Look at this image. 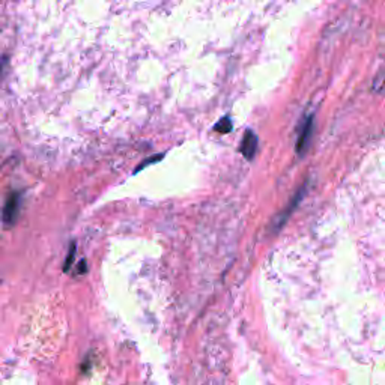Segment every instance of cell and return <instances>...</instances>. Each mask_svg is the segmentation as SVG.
<instances>
[{
  "mask_svg": "<svg viewBox=\"0 0 385 385\" xmlns=\"http://www.w3.org/2000/svg\"><path fill=\"white\" fill-rule=\"evenodd\" d=\"M20 203H21V194L18 191H12L8 194L5 207H3V222L5 224L11 226L17 220L20 214Z\"/></svg>",
  "mask_w": 385,
  "mask_h": 385,
  "instance_id": "cell-1",
  "label": "cell"
},
{
  "mask_svg": "<svg viewBox=\"0 0 385 385\" xmlns=\"http://www.w3.org/2000/svg\"><path fill=\"white\" fill-rule=\"evenodd\" d=\"M313 116H308L303 127H301V133L298 135V140H297V152L298 155H304L306 150L310 145V139H312V134H313Z\"/></svg>",
  "mask_w": 385,
  "mask_h": 385,
  "instance_id": "cell-2",
  "label": "cell"
},
{
  "mask_svg": "<svg viewBox=\"0 0 385 385\" xmlns=\"http://www.w3.org/2000/svg\"><path fill=\"white\" fill-rule=\"evenodd\" d=\"M241 154H243L247 160H253L256 155V150H258V135H256L253 131L247 130L243 142H241Z\"/></svg>",
  "mask_w": 385,
  "mask_h": 385,
  "instance_id": "cell-3",
  "label": "cell"
},
{
  "mask_svg": "<svg viewBox=\"0 0 385 385\" xmlns=\"http://www.w3.org/2000/svg\"><path fill=\"white\" fill-rule=\"evenodd\" d=\"M304 193H306V185H303V188H301V190L298 191V194L295 196V198H293V202H292V205L289 207V208H286L284 209V213L282 214V217H280V220H278V226H283L284 224V222L288 220V217L291 215V213H292V209H295V207L298 205L300 203V200L303 199V196H304Z\"/></svg>",
  "mask_w": 385,
  "mask_h": 385,
  "instance_id": "cell-4",
  "label": "cell"
},
{
  "mask_svg": "<svg viewBox=\"0 0 385 385\" xmlns=\"http://www.w3.org/2000/svg\"><path fill=\"white\" fill-rule=\"evenodd\" d=\"M232 128H233V125H232L230 118L226 116V118L218 120V124L214 127V130L218 131V133H222V134H228V133L232 131Z\"/></svg>",
  "mask_w": 385,
  "mask_h": 385,
  "instance_id": "cell-5",
  "label": "cell"
},
{
  "mask_svg": "<svg viewBox=\"0 0 385 385\" xmlns=\"http://www.w3.org/2000/svg\"><path fill=\"white\" fill-rule=\"evenodd\" d=\"M163 157H164V154H157V155H154V157L146 158V160H145V161H143L142 164H139V165H137V168H135L134 173H137V172L143 170V169H145V168H148V165H149V164H155L157 161H160Z\"/></svg>",
  "mask_w": 385,
  "mask_h": 385,
  "instance_id": "cell-6",
  "label": "cell"
},
{
  "mask_svg": "<svg viewBox=\"0 0 385 385\" xmlns=\"http://www.w3.org/2000/svg\"><path fill=\"white\" fill-rule=\"evenodd\" d=\"M75 243H71V245H70V253H68V256H66V259H65V265H64V271L65 273H68V271H70V268H71V265H72V262H74V258H75Z\"/></svg>",
  "mask_w": 385,
  "mask_h": 385,
  "instance_id": "cell-7",
  "label": "cell"
},
{
  "mask_svg": "<svg viewBox=\"0 0 385 385\" xmlns=\"http://www.w3.org/2000/svg\"><path fill=\"white\" fill-rule=\"evenodd\" d=\"M79 273H86V261H81L80 262V268H79Z\"/></svg>",
  "mask_w": 385,
  "mask_h": 385,
  "instance_id": "cell-8",
  "label": "cell"
}]
</instances>
